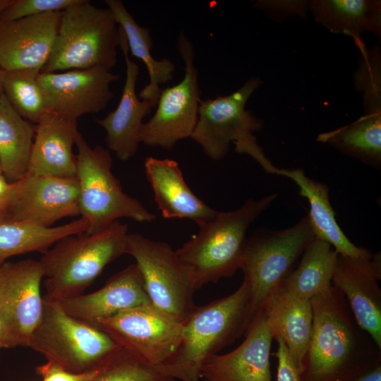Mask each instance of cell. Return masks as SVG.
<instances>
[{
    "label": "cell",
    "instance_id": "1",
    "mask_svg": "<svg viewBox=\"0 0 381 381\" xmlns=\"http://www.w3.org/2000/svg\"><path fill=\"white\" fill-rule=\"evenodd\" d=\"M313 334L301 381H352L381 365V348L332 284L311 300Z\"/></svg>",
    "mask_w": 381,
    "mask_h": 381
},
{
    "label": "cell",
    "instance_id": "2",
    "mask_svg": "<svg viewBox=\"0 0 381 381\" xmlns=\"http://www.w3.org/2000/svg\"><path fill=\"white\" fill-rule=\"evenodd\" d=\"M253 320L249 285L243 279L232 294L195 306L183 322V336L176 351L156 367L174 379L200 381L205 361L245 335Z\"/></svg>",
    "mask_w": 381,
    "mask_h": 381
},
{
    "label": "cell",
    "instance_id": "3",
    "mask_svg": "<svg viewBox=\"0 0 381 381\" xmlns=\"http://www.w3.org/2000/svg\"><path fill=\"white\" fill-rule=\"evenodd\" d=\"M128 230L116 221L97 233L59 240L39 260L45 277L43 298L60 302L83 294L109 263L126 254Z\"/></svg>",
    "mask_w": 381,
    "mask_h": 381
},
{
    "label": "cell",
    "instance_id": "4",
    "mask_svg": "<svg viewBox=\"0 0 381 381\" xmlns=\"http://www.w3.org/2000/svg\"><path fill=\"white\" fill-rule=\"evenodd\" d=\"M272 193L260 199H248L238 208L219 212L199 226V231L176 250L190 270L195 289L232 277L241 267L251 224L277 198Z\"/></svg>",
    "mask_w": 381,
    "mask_h": 381
},
{
    "label": "cell",
    "instance_id": "5",
    "mask_svg": "<svg viewBox=\"0 0 381 381\" xmlns=\"http://www.w3.org/2000/svg\"><path fill=\"white\" fill-rule=\"evenodd\" d=\"M119 25L107 8L78 0L61 11L51 54L40 73L100 67L111 71L117 62Z\"/></svg>",
    "mask_w": 381,
    "mask_h": 381
},
{
    "label": "cell",
    "instance_id": "6",
    "mask_svg": "<svg viewBox=\"0 0 381 381\" xmlns=\"http://www.w3.org/2000/svg\"><path fill=\"white\" fill-rule=\"evenodd\" d=\"M260 84L259 78H251L228 95L201 99L198 121L190 138L214 161L225 157L233 143L236 152L249 155L266 172L272 174L276 167L254 135L262 129L263 122L246 109L247 101Z\"/></svg>",
    "mask_w": 381,
    "mask_h": 381
},
{
    "label": "cell",
    "instance_id": "7",
    "mask_svg": "<svg viewBox=\"0 0 381 381\" xmlns=\"http://www.w3.org/2000/svg\"><path fill=\"white\" fill-rule=\"evenodd\" d=\"M75 145L79 212L87 222L86 233L103 231L120 218L140 222L156 219L139 200L123 192L112 173V158L107 148L91 147L80 132Z\"/></svg>",
    "mask_w": 381,
    "mask_h": 381
},
{
    "label": "cell",
    "instance_id": "8",
    "mask_svg": "<svg viewBox=\"0 0 381 381\" xmlns=\"http://www.w3.org/2000/svg\"><path fill=\"white\" fill-rule=\"evenodd\" d=\"M43 299L42 315L28 346L47 361L72 373L93 371L121 347L104 331L68 315L59 302Z\"/></svg>",
    "mask_w": 381,
    "mask_h": 381
},
{
    "label": "cell",
    "instance_id": "9",
    "mask_svg": "<svg viewBox=\"0 0 381 381\" xmlns=\"http://www.w3.org/2000/svg\"><path fill=\"white\" fill-rule=\"evenodd\" d=\"M315 237L307 215L291 227L260 229L246 239L240 269L249 285L253 318Z\"/></svg>",
    "mask_w": 381,
    "mask_h": 381
},
{
    "label": "cell",
    "instance_id": "10",
    "mask_svg": "<svg viewBox=\"0 0 381 381\" xmlns=\"http://www.w3.org/2000/svg\"><path fill=\"white\" fill-rule=\"evenodd\" d=\"M126 254L135 259L151 303L183 322L196 306V289L190 270L176 250L166 242L134 233L127 236Z\"/></svg>",
    "mask_w": 381,
    "mask_h": 381
},
{
    "label": "cell",
    "instance_id": "11",
    "mask_svg": "<svg viewBox=\"0 0 381 381\" xmlns=\"http://www.w3.org/2000/svg\"><path fill=\"white\" fill-rule=\"evenodd\" d=\"M176 49L184 62V75L176 85L162 89L153 116L143 123L139 142L150 147L171 150L190 138L198 118L201 91L194 64L193 43L183 31L177 37Z\"/></svg>",
    "mask_w": 381,
    "mask_h": 381
},
{
    "label": "cell",
    "instance_id": "12",
    "mask_svg": "<svg viewBox=\"0 0 381 381\" xmlns=\"http://www.w3.org/2000/svg\"><path fill=\"white\" fill-rule=\"evenodd\" d=\"M96 327L155 366L175 353L183 330V322L152 303L121 310L102 320Z\"/></svg>",
    "mask_w": 381,
    "mask_h": 381
},
{
    "label": "cell",
    "instance_id": "13",
    "mask_svg": "<svg viewBox=\"0 0 381 381\" xmlns=\"http://www.w3.org/2000/svg\"><path fill=\"white\" fill-rule=\"evenodd\" d=\"M43 277L39 260L6 261L0 266V318L8 332L9 349L28 346L40 321Z\"/></svg>",
    "mask_w": 381,
    "mask_h": 381
},
{
    "label": "cell",
    "instance_id": "14",
    "mask_svg": "<svg viewBox=\"0 0 381 381\" xmlns=\"http://www.w3.org/2000/svg\"><path fill=\"white\" fill-rule=\"evenodd\" d=\"M76 177L60 178L26 174L12 182L2 217L49 228L68 217L80 215Z\"/></svg>",
    "mask_w": 381,
    "mask_h": 381
},
{
    "label": "cell",
    "instance_id": "15",
    "mask_svg": "<svg viewBox=\"0 0 381 381\" xmlns=\"http://www.w3.org/2000/svg\"><path fill=\"white\" fill-rule=\"evenodd\" d=\"M120 75L100 67L40 73L39 82L49 112L70 121L107 108L114 97L111 84Z\"/></svg>",
    "mask_w": 381,
    "mask_h": 381
},
{
    "label": "cell",
    "instance_id": "16",
    "mask_svg": "<svg viewBox=\"0 0 381 381\" xmlns=\"http://www.w3.org/2000/svg\"><path fill=\"white\" fill-rule=\"evenodd\" d=\"M381 254L353 258L338 254L332 284L345 297L358 325L381 348Z\"/></svg>",
    "mask_w": 381,
    "mask_h": 381
},
{
    "label": "cell",
    "instance_id": "17",
    "mask_svg": "<svg viewBox=\"0 0 381 381\" xmlns=\"http://www.w3.org/2000/svg\"><path fill=\"white\" fill-rule=\"evenodd\" d=\"M61 11L0 21V67L4 71H40L46 64L59 26Z\"/></svg>",
    "mask_w": 381,
    "mask_h": 381
},
{
    "label": "cell",
    "instance_id": "18",
    "mask_svg": "<svg viewBox=\"0 0 381 381\" xmlns=\"http://www.w3.org/2000/svg\"><path fill=\"white\" fill-rule=\"evenodd\" d=\"M243 341L225 354L208 358L200 369L205 381H272L270 350L274 336L260 310Z\"/></svg>",
    "mask_w": 381,
    "mask_h": 381
},
{
    "label": "cell",
    "instance_id": "19",
    "mask_svg": "<svg viewBox=\"0 0 381 381\" xmlns=\"http://www.w3.org/2000/svg\"><path fill=\"white\" fill-rule=\"evenodd\" d=\"M119 47L126 62V80L117 107L97 123L105 131L107 149L121 161L134 157L138 152L139 133L143 119L157 103L140 99L136 93V83L140 73L138 64L128 56V47L124 33L119 27Z\"/></svg>",
    "mask_w": 381,
    "mask_h": 381
},
{
    "label": "cell",
    "instance_id": "20",
    "mask_svg": "<svg viewBox=\"0 0 381 381\" xmlns=\"http://www.w3.org/2000/svg\"><path fill=\"white\" fill-rule=\"evenodd\" d=\"M59 303L68 315L95 327L121 310L151 303L135 263L114 274L101 289Z\"/></svg>",
    "mask_w": 381,
    "mask_h": 381
},
{
    "label": "cell",
    "instance_id": "21",
    "mask_svg": "<svg viewBox=\"0 0 381 381\" xmlns=\"http://www.w3.org/2000/svg\"><path fill=\"white\" fill-rule=\"evenodd\" d=\"M77 121L52 112L35 128V138L26 174L60 178L76 177L77 162L73 147L78 133Z\"/></svg>",
    "mask_w": 381,
    "mask_h": 381
},
{
    "label": "cell",
    "instance_id": "22",
    "mask_svg": "<svg viewBox=\"0 0 381 381\" xmlns=\"http://www.w3.org/2000/svg\"><path fill=\"white\" fill-rule=\"evenodd\" d=\"M145 170L164 218L189 219L200 226L217 214L188 186L175 160L148 157Z\"/></svg>",
    "mask_w": 381,
    "mask_h": 381
},
{
    "label": "cell",
    "instance_id": "23",
    "mask_svg": "<svg viewBox=\"0 0 381 381\" xmlns=\"http://www.w3.org/2000/svg\"><path fill=\"white\" fill-rule=\"evenodd\" d=\"M260 310L274 339L280 338L284 341L301 374L313 334L311 301L277 289Z\"/></svg>",
    "mask_w": 381,
    "mask_h": 381
},
{
    "label": "cell",
    "instance_id": "24",
    "mask_svg": "<svg viewBox=\"0 0 381 381\" xmlns=\"http://www.w3.org/2000/svg\"><path fill=\"white\" fill-rule=\"evenodd\" d=\"M277 175L291 179L298 186L299 194L308 200V216L317 238L328 242L343 256L366 258L373 255L369 250L353 244L342 231L336 220L326 184L310 179L301 169L278 168Z\"/></svg>",
    "mask_w": 381,
    "mask_h": 381
},
{
    "label": "cell",
    "instance_id": "25",
    "mask_svg": "<svg viewBox=\"0 0 381 381\" xmlns=\"http://www.w3.org/2000/svg\"><path fill=\"white\" fill-rule=\"evenodd\" d=\"M315 21L333 33L361 40L367 32L381 37V1L377 0H311Z\"/></svg>",
    "mask_w": 381,
    "mask_h": 381
},
{
    "label": "cell",
    "instance_id": "26",
    "mask_svg": "<svg viewBox=\"0 0 381 381\" xmlns=\"http://www.w3.org/2000/svg\"><path fill=\"white\" fill-rule=\"evenodd\" d=\"M104 2L126 36L128 51L133 56L143 61L148 72L150 82L138 95V97L157 103L162 90L160 85L173 78L174 64L168 59L157 60L152 57L150 30L135 21L121 1L105 0Z\"/></svg>",
    "mask_w": 381,
    "mask_h": 381
},
{
    "label": "cell",
    "instance_id": "27",
    "mask_svg": "<svg viewBox=\"0 0 381 381\" xmlns=\"http://www.w3.org/2000/svg\"><path fill=\"white\" fill-rule=\"evenodd\" d=\"M88 225L80 217L68 224L49 228L0 217V266L12 256L44 253L67 236L85 232Z\"/></svg>",
    "mask_w": 381,
    "mask_h": 381
},
{
    "label": "cell",
    "instance_id": "28",
    "mask_svg": "<svg viewBox=\"0 0 381 381\" xmlns=\"http://www.w3.org/2000/svg\"><path fill=\"white\" fill-rule=\"evenodd\" d=\"M338 253L327 241L315 237L301 255L297 268L282 282L278 289L311 300L332 285Z\"/></svg>",
    "mask_w": 381,
    "mask_h": 381
},
{
    "label": "cell",
    "instance_id": "29",
    "mask_svg": "<svg viewBox=\"0 0 381 381\" xmlns=\"http://www.w3.org/2000/svg\"><path fill=\"white\" fill-rule=\"evenodd\" d=\"M35 128L11 106L4 93L0 95V166L10 183L28 171Z\"/></svg>",
    "mask_w": 381,
    "mask_h": 381
},
{
    "label": "cell",
    "instance_id": "30",
    "mask_svg": "<svg viewBox=\"0 0 381 381\" xmlns=\"http://www.w3.org/2000/svg\"><path fill=\"white\" fill-rule=\"evenodd\" d=\"M317 140L373 167H381V109L365 111L356 121L322 133Z\"/></svg>",
    "mask_w": 381,
    "mask_h": 381
},
{
    "label": "cell",
    "instance_id": "31",
    "mask_svg": "<svg viewBox=\"0 0 381 381\" xmlns=\"http://www.w3.org/2000/svg\"><path fill=\"white\" fill-rule=\"evenodd\" d=\"M40 71L18 69L4 72L3 93L25 120L37 124L49 112L45 93L39 82Z\"/></svg>",
    "mask_w": 381,
    "mask_h": 381
},
{
    "label": "cell",
    "instance_id": "32",
    "mask_svg": "<svg viewBox=\"0 0 381 381\" xmlns=\"http://www.w3.org/2000/svg\"><path fill=\"white\" fill-rule=\"evenodd\" d=\"M90 381H176L137 353L118 349Z\"/></svg>",
    "mask_w": 381,
    "mask_h": 381
},
{
    "label": "cell",
    "instance_id": "33",
    "mask_svg": "<svg viewBox=\"0 0 381 381\" xmlns=\"http://www.w3.org/2000/svg\"><path fill=\"white\" fill-rule=\"evenodd\" d=\"M355 43L361 52L359 66L353 76L355 89L363 92L365 109L381 107L380 47L369 50L361 40Z\"/></svg>",
    "mask_w": 381,
    "mask_h": 381
},
{
    "label": "cell",
    "instance_id": "34",
    "mask_svg": "<svg viewBox=\"0 0 381 381\" xmlns=\"http://www.w3.org/2000/svg\"><path fill=\"white\" fill-rule=\"evenodd\" d=\"M78 0H13L0 14V21H11L48 12L65 10Z\"/></svg>",
    "mask_w": 381,
    "mask_h": 381
},
{
    "label": "cell",
    "instance_id": "35",
    "mask_svg": "<svg viewBox=\"0 0 381 381\" xmlns=\"http://www.w3.org/2000/svg\"><path fill=\"white\" fill-rule=\"evenodd\" d=\"M253 7L262 11L270 17L277 19L296 15L306 18L309 11L308 1L260 0L255 1Z\"/></svg>",
    "mask_w": 381,
    "mask_h": 381
},
{
    "label": "cell",
    "instance_id": "36",
    "mask_svg": "<svg viewBox=\"0 0 381 381\" xmlns=\"http://www.w3.org/2000/svg\"><path fill=\"white\" fill-rule=\"evenodd\" d=\"M36 372L42 377V381H90L97 370L81 373H72L47 361L37 366Z\"/></svg>",
    "mask_w": 381,
    "mask_h": 381
},
{
    "label": "cell",
    "instance_id": "37",
    "mask_svg": "<svg viewBox=\"0 0 381 381\" xmlns=\"http://www.w3.org/2000/svg\"><path fill=\"white\" fill-rule=\"evenodd\" d=\"M275 339L277 343V349L274 355L277 359V381H301L300 373L287 347L280 338H275Z\"/></svg>",
    "mask_w": 381,
    "mask_h": 381
},
{
    "label": "cell",
    "instance_id": "38",
    "mask_svg": "<svg viewBox=\"0 0 381 381\" xmlns=\"http://www.w3.org/2000/svg\"><path fill=\"white\" fill-rule=\"evenodd\" d=\"M11 188L12 183L8 182L3 174L0 172V217L3 215Z\"/></svg>",
    "mask_w": 381,
    "mask_h": 381
},
{
    "label": "cell",
    "instance_id": "39",
    "mask_svg": "<svg viewBox=\"0 0 381 381\" xmlns=\"http://www.w3.org/2000/svg\"><path fill=\"white\" fill-rule=\"evenodd\" d=\"M352 381H381V365Z\"/></svg>",
    "mask_w": 381,
    "mask_h": 381
},
{
    "label": "cell",
    "instance_id": "40",
    "mask_svg": "<svg viewBox=\"0 0 381 381\" xmlns=\"http://www.w3.org/2000/svg\"><path fill=\"white\" fill-rule=\"evenodd\" d=\"M2 349H9V344L6 328L0 318V350Z\"/></svg>",
    "mask_w": 381,
    "mask_h": 381
},
{
    "label": "cell",
    "instance_id": "41",
    "mask_svg": "<svg viewBox=\"0 0 381 381\" xmlns=\"http://www.w3.org/2000/svg\"><path fill=\"white\" fill-rule=\"evenodd\" d=\"M13 0H0V14L8 8Z\"/></svg>",
    "mask_w": 381,
    "mask_h": 381
},
{
    "label": "cell",
    "instance_id": "42",
    "mask_svg": "<svg viewBox=\"0 0 381 381\" xmlns=\"http://www.w3.org/2000/svg\"><path fill=\"white\" fill-rule=\"evenodd\" d=\"M4 71H3L1 67H0V95L3 93V75H4Z\"/></svg>",
    "mask_w": 381,
    "mask_h": 381
},
{
    "label": "cell",
    "instance_id": "43",
    "mask_svg": "<svg viewBox=\"0 0 381 381\" xmlns=\"http://www.w3.org/2000/svg\"><path fill=\"white\" fill-rule=\"evenodd\" d=\"M0 172H1V173H2V171H1V166H0Z\"/></svg>",
    "mask_w": 381,
    "mask_h": 381
}]
</instances>
